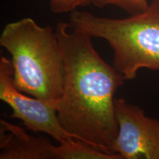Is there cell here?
I'll use <instances>...</instances> for the list:
<instances>
[{"label":"cell","mask_w":159,"mask_h":159,"mask_svg":"<svg viewBox=\"0 0 159 159\" xmlns=\"http://www.w3.org/2000/svg\"><path fill=\"white\" fill-rule=\"evenodd\" d=\"M0 148L1 159H57V145L5 120H1Z\"/></svg>","instance_id":"obj_6"},{"label":"cell","mask_w":159,"mask_h":159,"mask_svg":"<svg viewBox=\"0 0 159 159\" xmlns=\"http://www.w3.org/2000/svg\"><path fill=\"white\" fill-rule=\"evenodd\" d=\"M0 46L11 55L13 83L18 90L57 103L63 94L65 68L55 32L31 18L8 23Z\"/></svg>","instance_id":"obj_2"},{"label":"cell","mask_w":159,"mask_h":159,"mask_svg":"<svg viewBox=\"0 0 159 159\" xmlns=\"http://www.w3.org/2000/svg\"><path fill=\"white\" fill-rule=\"evenodd\" d=\"M55 32L65 68L59 122L75 139L112 153L119 131L114 95L125 80L101 57L90 35L63 21Z\"/></svg>","instance_id":"obj_1"},{"label":"cell","mask_w":159,"mask_h":159,"mask_svg":"<svg viewBox=\"0 0 159 159\" xmlns=\"http://www.w3.org/2000/svg\"><path fill=\"white\" fill-rule=\"evenodd\" d=\"M13 69L11 61L0 58V99L13 111L11 118L19 119L28 130L38 134L44 133L58 144L74 140L59 122L57 103L36 97H30L16 88L13 83Z\"/></svg>","instance_id":"obj_4"},{"label":"cell","mask_w":159,"mask_h":159,"mask_svg":"<svg viewBox=\"0 0 159 159\" xmlns=\"http://www.w3.org/2000/svg\"><path fill=\"white\" fill-rule=\"evenodd\" d=\"M115 114L119 131L111 152L122 159H159V120L124 99H115Z\"/></svg>","instance_id":"obj_5"},{"label":"cell","mask_w":159,"mask_h":159,"mask_svg":"<svg viewBox=\"0 0 159 159\" xmlns=\"http://www.w3.org/2000/svg\"><path fill=\"white\" fill-rule=\"evenodd\" d=\"M92 4L99 8L108 5L116 6L130 15L144 11L150 5L148 0H93Z\"/></svg>","instance_id":"obj_8"},{"label":"cell","mask_w":159,"mask_h":159,"mask_svg":"<svg viewBox=\"0 0 159 159\" xmlns=\"http://www.w3.org/2000/svg\"><path fill=\"white\" fill-rule=\"evenodd\" d=\"M122 159L118 154L107 153L83 141L74 139L58 144L57 159Z\"/></svg>","instance_id":"obj_7"},{"label":"cell","mask_w":159,"mask_h":159,"mask_svg":"<svg viewBox=\"0 0 159 159\" xmlns=\"http://www.w3.org/2000/svg\"><path fill=\"white\" fill-rule=\"evenodd\" d=\"M73 30L105 40L114 52L113 66L125 80L142 69L159 70V0L144 11L125 19L99 17L75 10L69 16Z\"/></svg>","instance_id":"obj_3"},{"label":"cell","mask_w":159,"mask_h":159,"mask_svg":"<svg viewBox=\"0 0 159 159\" xmlns=\"http://www.w3.org/2000/svg\"><path fill=\"white\" fill-rule=\"evenodd\" d=\"M93 0H50L49 7L52 13H69L77 10L79 7H85L92 4Z\"/></svg>","instance_id":"obj_9"}]
</instances>
